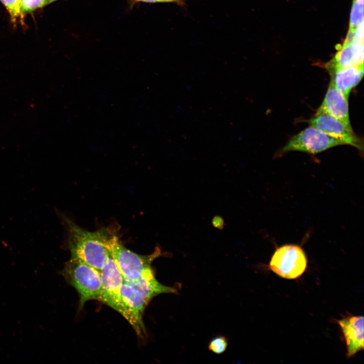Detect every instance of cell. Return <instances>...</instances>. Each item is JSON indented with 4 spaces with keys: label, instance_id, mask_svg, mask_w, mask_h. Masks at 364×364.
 <instances>
[{
    "label": "cell",
    "instance_id": "1",
    "mask_svg": "<svg viewBox=\"0 0 364 364\" xmlns=\"http://www.w3.org/2000/svg\"><path fill=\"white\" fill-rule=\"evenodd\" d=\"M68 233V248L71 257L77 258L101 270L106 263L110 251L107 240L108 230L101 229L91 232L85 230L68 218H63Z\"/></svg>",
    "mask_w": 364,
    "mask_h": 364
},
{
    "label": "cell",
    "instance_id": "2",
    "mask_svg": "<svg viewBox=\"0 0 364 364\" xmlns=\"http://www.w3.org/2000/svg\"><path fill=\"white\" fill-rule=\"evenodd\" d=\"M107 247L122 275L123 280L135 281L155 278L151 266L152 261L161 254V250L156 247L154 252L148 255L136 254L125 247L117 235L110 233Z\"/></svg>",
    "mask_w": 364,
    "mask_h": 364
},
{
    "label": "cell",
    "instance_id": "3",
    "mask_svg": "<svg viewBox=\"0 0 364 364\" xmlns=\"http://www.w3.org/2000/svg\"><path fill=\"white\" fill-rule=\"evenodd\" d=\"M62 275L79 295V309L90 300H99L102 290L100 271L85 262L71 257L65 263Z\"/></svg>",
    "mask_w": 364,
    "mask_h": 364
},
{
    "label": "cell",
    "instance_id": "4",
    "mask_svg": "<svg viewBox=\"0 0 364 364\" xmlns=\"http://www.w3.org/2000/svg\"><path fill=\"white\" fill-rule=\"evenodd\" d=\"M102 290L99 300L119 312L132 326L139 336L143 332L126 308L122 298L121 288L123 278L111 255L100 270Z\"/></svg>",
    "mask_w": 364,
    "mask_h": 364
},
{
    "label": "cell",
    "instance_id": "5",
    "mask_svg": "<svg viewBox=\"0 0 364 364\" xmlns=\"http://www.w3.org/2000/svg\"><path fill=\"white\" fill-rule=\"evenodd\" d=\"M307 265V259L303 249L297 245L286 244L277 248L269 267L280 277L296 279L304 272Z\"/></svg>",
    "mask_w": 364,
    "mask_h": 364
},
{
    "label": "cell",
    "instance_id": "6",
    "mask_svg": "<svg viewBox=\"0 0 364 364\" xmlns=\"http://www.w3.org/2000/svg\"><path fill=\"white\" fill-rule=\"evenodd\" d=\"M342 145L345 144L342 141L309 126L293 136L282 151H297L314 154Z\"/></svg>",
    "mask_w": 364,
    "mask_h": 364
},
{
    "label": "cell",
    "instance_id": "7",
    "mask_svg": "<svg viewBox=\"0 0 364 364\" xmlns=\"http://www.w3.org/2000/svg\"><path fill=\"white\" fill-rule=\"evenodd\" d=\"M310 126L324 133L342 141L345 145L352 146L363 150V143L349 127L339 120L325 114H315L309 121Z\"/></svg>",
    "mask_w": 364,
    "mask_h": 364
},
{
    "label": "cell",
    "instance_id": "8",
    "mask_svg": "<svg viewBox=\"0 0 364 364\" xmlns=\"http://www.w3.org/2000/svg\"><path fill=\"white\" fill-rule=\"evenodd\" d=\"M325 114L344 123L349 127L350 124L348 99L340 93L330 80L324 99L315 114Z\"/></svg>",
    "mask_w": 364,
    "mask_h": 364
},
{
    "label": "cell",
    "instance_id": "9",
    "mask_svg": "<svg viewBox=\"0 0 364 364\" xmlns=\"http://www.w3.org/2000/svg\"><path fill=\"white\" fill-rule=\"evenodd\" d=\"M346 341L348 357L363 349V317L346 316L337 321Z\"/></svg>",
    "mask_w": 364,
    "mask_h": 364
},
{
    "label": "cell",
    "instance_id": "10",
    "mask_svg": "<svg viewBox=\"0 0 364 364\" xmlns=\"http://www.w3.org/2000/svg\"><path fill=\"white\" fill-rule=\"evenodd\" d=\"M338 51L326 65L328 71L351 66L363 64V41L339 45Z\"/></svg>",
    "mask_w": 364,
    "mask_h": 364
},
{
    "label": "cell",
    "instance_id": "11",
    "mask_svg": "<svg viewBox=\"0 0 364 364\" xmlns=\"http://www.w3.org/2000/svg\"><path fill=\"white\" fill-rule=\"evenodd\" d=\"M335 87L348 99L351 89L363 75V64L341 67L329 71Z\"/></svg>",
    "mask_w": 364,
    "mask_h": 364
},
{
    "label": "cell",
    "instance_id": "12",
    "mask_svg": "<svg viewBox=\"0 0 364 364\" xmlns=\"http://www.w3.org/2000/svg\"><path fill=\"white\" fill-rule=\"evenodd\" d=\"M121 293L126 308L143 333H145L143 315L149 301L138 290L124 280L121 288Z\"/></svg>",
    "mask_w": 364,
    "mask_h": 364
},
{
    "label": "cell",
    "instance_id": "13",
    "mask_svg": "<svg viewBox=\"0 0 364 364\" xmlns=\"http://www.w3.org/2000/svg\"><path fill=\"white\" fill-rule=\"evenodd\" d=\"M125 281L138 290L149 302L159 294L177 292L175 288L161 284L155 278L152 279H141L135 281Z\"/></svg>",
    "mask_w": 364,
    "mask_h": 364
},
{
    "label": "cell",
    "instance_id": "14",
    "mask_svg": "<svg viewBox=\"0 0 364 364\" xmlns=\"http://www.w3.org/2000/svg\"><path fill=\"white\" fill-rule=\"evenodd\" d=\"M349 20V28L363 24V0H353Z\"/></svg>",
    "mask_w": 364,
    "mask_h": 364
},
{
    "label": "cell",
    "instance_id": "15",
    "mask_svg": "<svg viewBox=\"0 0 364 364\" xmlns=\"http://www.w3.org/2000/svg\"><path fill=\"white\" fill-rule=\"evenodd\" d=\"M9 12L13 22H17L23 17L20 0H0Z\"/></svg>",
    "mask_w": 364,
    "mask_h": 364
},
{
    "label": "cell",
    "instance_id": "16",
    "mask_svg": "<svg viewBox=\"0 0 364 364\" xmlns=\"http://www.w3.org/2000/svg\"><path fill=\"white\" fill-rule=\"evenodd\" d=\"M227 346L226 338L223 336H218L212 339L209 344L208 349L216 354H221L225 351Z\"/></svg>",
    "mask_w": 364,
    "mask_h": 364
},
{
    "label": "cell",
    "instance_id": "17",
    "mask_svg": "<svg viewBox=\"0 0 364 364\" xmlns=\"http://www.w3.org/2000/svg\"><path fill=\"white\" fill-rule=\"evenodd\" d=\"M45 5V0H20V6L22 13L29 12L42 7Z\"/></svg>",
    "mask_w": 364,
    "mask_h": 364
},
{
    "label": "cell",
    "instance_id": "18",
    "mask_svg": "<svg viewBox=\"0 0 364 364\" xmlns=\"http://www.w3.org/2000/svg\"><path fill=\"white\" fill-rule=\"evenodd\" d=\"M212 222L213 225L215 228L220 230H222L224 225L223 219L221 217L218 216H215L212 219Z\"/></svg>",
    "mask_w": 364,
    "mask_h": 364
},
{
    "label": "cell",
    "instance_id": "19",
    "mask_svg": "<svg viewBox=\"0 0 364 364\" xmlns=\"http://www.w3.org/2000/svg\"><path fill=\"white\" fill-rule=\"evenodd\" d=\"M138 1H142V2H150V3L161 2V0H138Z\"/></svg>",
    "mask_w": 364,
    "mask_h": 364
},
{
    "label": "cell",
    "instance_id": "20",
    "mask_svg": "<svg viewBox=\"0 0 364 364\" xmlns=\"http://www.w3.org/2000/svg\"><path fill=\"white\" fill-rule=\"evenodd\" d=\"M56 0H45V5L46 4H49L54 1H55Z\"/></svg>",
    "mask_w": 364,
    "mask_h": 364
},
{
    "label": "cell",
    "instance_id": "21",
    "mask_svg": "<svg viewBox=\"0 0 364 364\" xmlns=\"http://www.w3.org/2000/svg\"><path fill=\"white\" fill-rule=\"evenodd\" d=\"M176 0H161V2H171V1H174Z\"/></svg>",
    "mask_w": 364,
    "mask_h": 364
}]
</instances>
